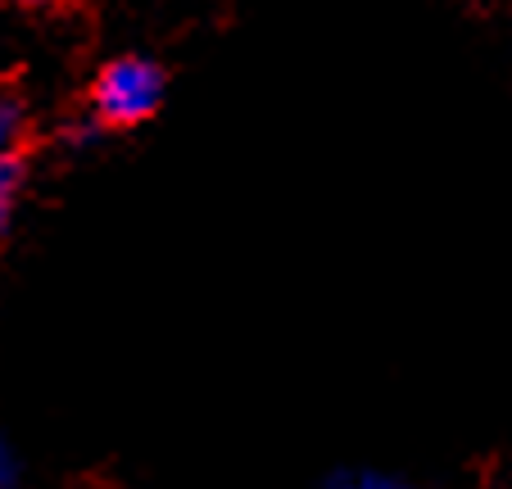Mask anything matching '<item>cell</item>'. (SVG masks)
Returning a JSON list of instances; mask_svg holds the SVG:
<instances>
[{"label": "cell", "mask_w": 512, "mask_h": 489, "mask_svg": "<svg viewBox=\"0 0 512 489\" xmlns=\"http://www.w3.org/2000/svg\"><path fill=\"white\" fill-rule=\"evenodd\" d=\"M19 195H23V163H19V154H0V240H5V231H10V222H14Z\"/></svg>", "instance_id": "7a4b0ae2"}, {"label": "cell", "mask_w": 512, "mask_h": 489, "mask_svg": "<svg viewBox=\"0 0 512 489\" xmlns=\"http://www.w3.org/2000/svg\"><path fill=\"white\" fill-rule=\"evenodd\" d=\"M23 136V105L10 96H0V154H14Z\"/></svg>", "instance_id": "3957f363"}, {"label": "cell", "mask_w": 512, "mask_h": 489, "mask_svg": "<svg viewBox=\"0 0 512 489\" xmlns=\"http://www.w3.org/2000/svg\"><path fill=\"white\" fill-rule=\"evenodd\" d=\"M23 485V458L5 435H0V489H19Z\"/></svg>", "instance_id": "5b68a950"}, {"label": "cell", "mask_w": 512, "mask_h": 489, "mask_svg": "<svg viewBox=\"0 0 512 489\" xmlns=\"http://www.w3.org/2000/svg\"><path fill=\"white\" fill-rule=\"evenodd\" d=\"M168 96V77L155 59L118 55L91 82V118L100 127H136L155 118Z\"/></svg>", "instance_id": "6da1fadb"}, {"label": "cell", "mask_w": 512, "mask_h": 489, "mask_svg": "<svg viewBox=\"0 0 512 489\" xmlns=\"http://www.w3.org/2000/svg\"><path fill=\"white\" fill-rule=\"evenodd\" d=\"M331 489H413L399 476H381V471H349V476H336Z\"/></svg>", "instance_id": "277c9868"}, {"label": "cell", "mask_w": 512, "mask_h": 489, "mask_svg": "<svg viewBox=\"0 0 512 489\" xmlns=\"http://www.w3.org/2000/svg\"><path fill=\"white\" fill-rule=\"evenodd\" d=\"M23 5H50V0H23Z\"/></svg>", "instance_id": "8992f818"}]
</instances>
